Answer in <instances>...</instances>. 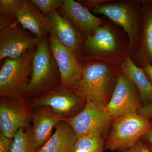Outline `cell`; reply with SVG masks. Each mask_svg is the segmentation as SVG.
<instances>
[{
  "label": "cell",
  "mask_w": 152,
  "mask_h": 152,
  "mask_svg": "<svg viewBox=\"0 0 152 152\" xmlns=\"http://www.w3.org/2000/svg\"><path fill=\"white\" fill-rule=\"evenodd\" d=\"M61 86V75L46 36L36 47L32 73L25 97L28 99L40 97Z\"/></svg>",
  "instance_id": "obj_1"
},
{
  "label": "cell",
  "mask_w": 152,
  "mask_h": 152,
  "mask_svg": "<svg viewBox=\"0 0 152 152\" xmlns=\"http://www.w3.org/2000/svg\"><path fill=\"white\" fill-rule=\"evenodd\" d=\"M83 66L81 78L74 90L86 102L106 107L110 99L114 73L110 66L102 62Z\"/></svg>",
  "instance_id": "obj_2"
},
{
  "label": "cell",
  "mask_w": 152,
  "mask_h": 152,
  "mask_svg": "<svg viewBox=\"0 0 152 152\" xmlns=\"http://www.w3.org/2000/svg\"><path fill=\"white\" fill-rule=\"evenodd\" d=\"M36 47L17 58L6 59L0 70L1 96L25 97L32 73Z\"/></svg>",
  "instance_id": "obj_3"
},
{
  "label": "cell",
  "mask_w": 152,
  "mask_h": 152,
  "mask_svg": "<svg viewBox=\"0 0 152 152\" xmlns=\"http://www.w3.org/2000/svg\"><path fill=\"white\" fill-rule=\"evenodd\" d=\"M152 129V121L138 114L115 122L105 140V150L122 152L129 148Z\"/></svg>",
  "instance_id": "obj_4"
},
{
  "label": "cell",
  "mask_w": 152,
  "mask_h": 152,
  "mask_svg": "<svg viewBox=\"0 0 152 152\" xmlns=\"http://www.w3.org/2000/svg\"><path fill=\"white\" fill-rule=\"evenodd\" d=\"M39 40L17 21L0 17V60L19 58L37 46Z\"/></svg>",
  "instance_id": "obj_5"
},
{
  "label": "cell",
  "mask_w": 152,
  "mask_h": 152,
  "mask_svg": "<svg viewBox=\"0 0 152 152\" xmlns=\"http://www.w3.org/2000/svg\"><path fill=\"white\" fill-rule=\"evenodd\" d=\"M96 14H101L120 25L129 38L130 48L138 46L141 28L139 12L131 2L107 3L106 2L93 8Z\"/></svg>",
  "instance_id": "obj_6"
},
{
  "label": "cell",
  "mask_w": 152,
  "mask_h": 152,
  "mask_svg": "<svg viewBox=\"0 0 152 152\" xmlns=\"http://www.w3.org/2000/svg\"><path fill=\"white\" fill-rule=\"evenodd\" d=\"M75 133L77 137L97 134L105 138L114 121L106 107L86 101L83 110L75 116L65 118Z\"/></svg>",
  "instance_id": "obj_7"
},
{
  "label": "cell",
  "mask_w": 152,
  "mask_h": 152,
  "mask_svg": "<svg viewBox=\"0 0 152 152\" xmlns=\"http://www.w3.org/2000/svg\"><path fill=\"white\" fill-rule=\"evenodd\" d=\"M142 107L137 88L121 72L117 76L113 93L106 107L114 123L128 115L138 114Z\"/></svg>",
  "instance_id": "obj_8"
},
{
  "label": "cell",
  "mask_w": 152,
  "mask_h": 152,
  "mask_svg": "<svg viewBox=\"0 0 152 152\" xmlns=\"http://www.w3.org/2000/svg\"><path fill=\"white\" fill-rule=\"evenodd\" d=\"M33 108L27 98L1 96V132L7 137L13 138L20 129L28 126Z\"/></svg>",
  "instance_id": "obj_9"
},
{
  "label": "cell",
  "mask_w": 152,
  "mask_h": 152,
  "mask_svg": "<svg viewBox=\"0 0 152 152\" xmlns=\"http://www.w3.org/2000/svg\"><path fill=\"white\" fill-rule=\"evenodd\" d=\"M33 108L49 107L64 118L75 116L83 110L86 102L74 90L59 87L40 97L29 99Z\"/></svg>",
  "instance_id": "obj_10"
},
{
  "label": "cell",
  "mask_w": 152,
  "mask_h": 152,
  "mask_svg": "<svg viewBox=\"0 0 152 152\" xmlns=\"http://www.w3.org/2000/svg\"><path fill=\"white\" fill-rule=\"evenodd\" d=\"M49 47L54 57L61 77V87L73 90L81 78L83 66L77 56L53 36H49Z\"/></svg>",
  "instance_id": "obj_11"
},
{
  "label": "cell",
  "mask_w": 152,
  "mask_h": 152,
  "mask_svg": "<svg viewBox=\"0 0 152 152\" xmlns=\"http://www.w3.org/2000/svg\"><path fill=\"white\" fill-rule=\"evenodd\" d=\"M45 17L47 31L50 35L70 49L77 56L82 42L80 31L66 17L60 15L56 10Z\"/></svg>",
  "instance_id": "obj_12"
},
{
  "label": "cell",
  "mask_w": 152,
  "mask_h": 152,
  "mask_svg": "<svg viewBox=\"0 0 152 152\" xmlns=\"http://www.w3.org/2000/svg\"><path fill=\"white\" fill-rule=\"evenodd\" d=\"M64 118L53 112L49 107H42L33 111L31 135L36 148L44 145L51 137L52 132L58 123Z\"/></svg>",
  "instance_id": "obj_13"
},
{
  "label": "cell",
  "mask_w": 152,
  "mask_h": 152,
  "mask_svg": "<svg viewBox=\"0 0 152 152\" xmlns=\"http://www.w3.org/2000/svg\"><path fill=\"white\" fill-rule=\"evenodd\" d=\"M61 9L64 17L87 36L92 35L102 24V19L94 15L81 3L74 0H64Z\"/></svg>",
  "instance_id": "obj_14"
},
{
  "label": "cell",
  "mask_w": 152,
  "mask_h": 152,
  "mask_svg": "<svg viewBox=\"0 0 152 152\" xmlns=\"http://www.w3.org/2000/svg\"><path fill=\"white\" fill-rule=\"evenodd\" d=\"M142 24L136 57L142 66H152V0L141 1Z\"/></svg>",
  "instance_id": "obj_15"
},
{
  "label": "cell",
  "mask_w": 152,
  "mask_h": 152,
  "mask_svg": "<svg viewBox=\"0 0 152 152\" xmlns=\"http://www.w3.org/2000/svg\"><path fill=\"white\" fill-rule=\"evenodd\" d=\"M16 19L22 27L39 40L46 37L48 31L45 17L31 0H26L24 5L17 15Z\"/></svg>",
  "instance_id": "obj_16"
},
{
  "label": "cell",
  "mask_w": 152,
  "mask_h": 152,
  "mask_svg": "<svg viewBox=\"0 0 152 152\" xmlns=\"http://www.w3.org/2000/svg\"><path fill=\"white\" fill-rule=\"evenodd\" d=\"M56 130L48 141L37 152H72L77 139L75 131L65 121L57 124Z\"/></svg>",
  "instance_id": "obj_17"
},
{
  "label": "cell",
  "mask_w": 152,
  "mask_h": 152,
  "mask_svg": "<svg viewBox=\"0 0 152 152\" xmlns=\"http://www.w3.org/2000/svg\"><path fill=\"white\" fill-rule=\"evenodd\" d=\"M121 72L129 78L138 90L143 107L152 104V84L143 69L138 67L129 56L121 66Z\"/></svg>",
  "instance_id": "obj_18"
},
{
  "label": "cell",
  "mask_w": 152,
  "mask_h": 152,
  "mask_svg": "<svg viewBox=\"0 0 152 152\" xmlns=\"http://www.w3.org/2000/svg\"><path fill=\"white\" fill-rule=\"evenodd\" d=\"M84 46L93 55L109 54L118 48V42L113 33L107 27H100L92 35L87 36Z\"/></svg>",
  "instance_id": "obj_19"
},
{
  "label": "cell",
  "mask_w": 152,
  "mask_h": 152,
  "mask_svg": "<svg viewBox=\"0 0 152 152\" xmlns=\"http://www.w3.org/2000/svg\"><path fill=\"white\" fill-rule=\"evenodd\" d=\"M105 140L97 134L77 138L72 152H104Z\"/></svg>",
  "instance_id": "obj_20"
},
{
  "label": "cell",
  "mask_w": 152,
  "mask_h": 152,
  "mask_svg": "<svg viewBox=\"0 0 152 152\" xmlns=\"http://www.w3.org/2000/svg\"><path fill=\"white\" fill-rule=\"evenodd\" d=\"M21 128L13 138L10 152H37L31 135V128Z\"/></svg>",
  "instance_id": "obj_21"
},
{
  "label": "cell",
  "mask_w": 152,
  "mask_h": 152,
  "mask_svg": "<svg viewBox=\"0 0 152 152\" xmlns=\"http://www.w3.org/2000/svg\"><path fill=\"white\" fill-rule=\"evenodd\" d=\"M26 0H0V17L16 19L24 5Z\"/></svg>",
  "instance_id": "obj_22"
},
{
  "label": "cell",
  "mask_w": 152,
  "mask_h": 152,
  "mask_svg": "<svg viewBox=\"0 0 152 152\" xmlns=\"http://www.w3.org/2000/svg\"><path fill=\"white\" fill-rule=\"evenodd\" d=\"M45 16L57 9H61L64 0H31Z\"/></svg>",
  "instance_id": "obj_23"
},
{
  "label": "cell",
  "mask_w": 152,
  "mask_h": 152,
  "mask_svg": "<svg viewBox=\"0 0 152 152\" xmlns=\"http://www.w3.org/2000/svg\"><path fill=\"white\" fill-rule=\"evenodd\" d=\"M13 139L9 138L0 132V152H10Z\"/></svg>",
  "instance_id": "obj_24"
},
{
  "label": "cell",
  "mask_w": 152,
  "mask_h": 152,
  "mask_svg": "<svg viewBox=\"0 0 152 152\" xmlns=\"http://www.w3.org/2000/svg\"><path fill=\"white\" fill-rule=\"evenodd\" d=\"M122 152H152L140 139L132 146Z\"/></svg>",
  "instance_id": "obj_25"
},
{
  "label": "cell",
  "mask_w": 152,
  "mask_h": 152,
  "mask_svg": "<svg viewBox=\"0 0 152 152\" xmlns=\"http://www.w3.org/2000/svg\"><path fill=\"white\" fill-rule=\"evenodd\" d=\"M138 114L152 121V104L143 107L139 112Z\"/></svg>",
  "instance_id": "obj_26"
},
{
  "label": "cell",
  "mask_w": 152,
  "mask_h": 152,
  "mask_svg": "<svg viewBox=\"0 0 152 152\" xmlns=\"http://www.w3.org/2000/svg\"><path fill=\"white\" fill-rule=\"evenodd\" d=\"M80 3L87 9L94 7L96 6L105 3L104 0H87V1H80Z\"/></svg>",
  "instance_id": "obj_27"
},
{
  "label": "cell",
  "mask_w": 152,
  "mask_h": 152,
  "mask_svg": "<svg viewBox=\"0 0 152 152\" xmlns=\"http://www.w3.org/2000/svg\"><path fill=\"white\" fill-rule=\"evenodd\" d=\"M140 140L152 152V129L149 132L143 136Z\"/></svg>",
  "instance_id": "obj_28"
},
{
  "label": "cell",
  "mask_w": 152,
  "mask_h": 152,
  "mask_svg": "<svg viewBox=\"0 0 152 152\" xmlns=\"http://www.w3.org/2000/svg\"><path fill=\"white\" fill-rule=\"evenodd\" d=\"M143 70L147 77L152 84V66L146 65L143 66Z\"/></svg>",
  "instance_id": "obj_29"
}]
</instances>
